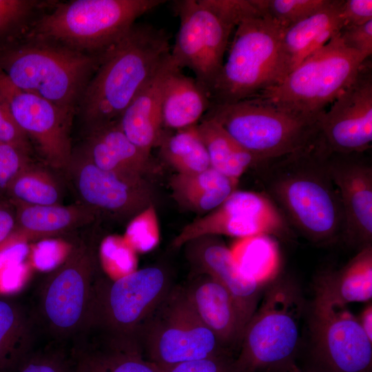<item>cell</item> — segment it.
<instances>
[{
  "label": "cell",
  "mask_w": 372,
  "mask_h": 372,
  "mask_svg": "<svg viewBox=\"0 0 372 372\" xmlns=\"http://www.w3.org/2000/svg\"><path fill=\"white\" fill-rule=\"evenodd\" d=\"M176 68L170 54L118 121L127 137L147 154H149L154 146L160 145L165 135L161 118L163 92L167 76Z\"/></svg>",
  "instance_id": "cell-21"
},
{
  "label": "cell",
  "mask_w": 372,
  "mask_h": 372,
  "mask_svg": "<svg viewBox=\"0 0 372 372\" xmlns=\"http://www.w3.org/2000/svg\"><path fill=\"white\" fill-rule=\"evenodd\" d=\"M315 298L344 306L371 301L372 245L360 249L341 269L319 276Z\"/></svg>",
  "instance_id": "cell-25"
},
{
  "label": "cell",
  "mask_w": 372,
  "mask_h": 372,
  "mask_svg": "<svg viewBox=\"0 0 372 372\" xmlns=\"http://www.w3.org/2000/svg\"><path fill=\"white\" fill-rule=\"evenodd\" d=\"M163 0H72L54 3L34 20L28 38L48 41L92 55L118 42L136 20Z\"/></svg>",
  "instance_id": "cell-5"
},
{
  "label": "cell",
  "mask_w": 372,
  "mask_h": 372,
  "mask_svg": "<svg viewBox=\"0 0 372 372\" xmlns=\"http://www.w3.org/2000/svg\"><path fill=\"white\" fill-rule=\"evenodd\" d=\"M289 226L265 194L234 191L220 206L186 225L172 242L178 247L204 236L245 238L257 235H288Z\"/></svg>",
  "instance_id": "cell-15"
},
{
  "label": "cell",
  "mask_w": 372,
  "mask_h": 372,
  "mask_svg": "<svg viewBox=\"0 0 372 372\" xmlns=\"http://www.w3.org/2000/svg\"><path fill=\"white\" fill-rule=\"evenodd\" d=\"M211 105L209 93L181 70H174L164 85L162 127L177 130L197 125Z\"/></svg>",
  "instance_id": "cell-26"
},
{
  "label": "cell",
  "mask_w": 372,
  "mask_h": 372,
  "mask_svg": "<svg viewBox=\"0 0 372 372\" xmlns=\"http://www.w3.org/2000/svg\"><path fill=\"white\" fill-rule=\"evenodd\" d=\"M32 162L31 155L12 145L0 142V198H6L11 182Z\"/></svg>",
  "instance_id": "cell-38"
},
{
  "label": "cell",
  "mask_w": 372,
  "mask_h": 372,
  "mask_svg": "<svg viewBox=\"0 0 372 372\" xmlns=\"http://www.w3.org/2000/svg\"><path fill=\"white\" fill-rule=\"evenodd\" d=\"M79 149L98 167L132 177H141L149 155L127 137L118 121L86 132Z\"/></svg>",
  "instance_id": "cell-22"
},
{
  "label": "cell",
  "mask_w": 372,
  "mask_h": 372,
  "mask_svg": "<svg viewBox=\"0 0 372 372\" xmlns=\"http://www.w3.org/2000/svg\"><path fill=\"white\" fill-rule=\"evenodd\" d=\"M329 0H260L262 12L285 29L316 12Z\"/></svg>",
  "instance_id": "cell-36"
},
{
  "label": "cell",
  "mask_w": 372,
  "mask_h": 372,
  "mask_svg": "<svg viewBox=\"0 0 372 372\" xmlns=\"http://www.w3.org/2000/svg\"><path fill=\"white\" fill-rule=\"evenodd\" d=\"M190 242L194 243L190 249L191 260L201 273L211 277L229 292L247 324L265 287L242 274L230 249L219 240L204 236Z\"/></svg>",
  "instance_id": "cell-19"
},
{
  "label": "cell",
  "mask_w": 372,
  "mask_h": 372,
  "mask_svg": "<svg viewBox=\"0 0 372 372\" xmlns=\"http://www.w3.org/2000/svg\"><path fill=\"white\" fill-rule=\"evenodd\" d=\"M97 260L93 245L80 242L43 280L36 307L30 313L34 324L53 344L79 342L90 317L96 278Z\"/></svg>",
  "instance_id": "cell-7"
},
{
  "label": "cell",
  "mask_w": 372,
  "mask_h": 372,
  "mask_svg": "<svg viewBox=\"0 0 372 372\" xmlns=\"http://www.w3.org/2000/svg\"><path fill=\"white\" fill-rule=\"evenodd\" d=\"M203 117L218 123L253 156L256 167L304 147L318 134V122L296 116L258 96L211 104Z\"/></svg>",
  "instance_id": "cell-9"
},
{
  "label": "cell",
  "mask_w": 372,
  "mask_h": 372,
  "mask_svg": "<svg viewBox=\"0 0 372 372\" xmlns=\"http://www.w3.org/2000/svg\"><path fill=\"white\" fill-rule=\"evenodd\" d=\"M172 289L166 271L147 267L113 281L97 278L88 328L106 342H133L145 320Z\"/></svg>",
  "instance_id": "cell-11"
},
{
  "label": "cell",
  "mask_w": 372,
  "mask_h": 372,
  "mask_svg": "<svg viewBox=\"0 0 372 372\" xmlns=\"http://www.w3.org/2000/svg\"><path fill=\"white\" fill-rule=\"evenodd\" d=\"M72 180L81 203L98 212L120 216L139 213L149 205V194L141 177L102 169L79 149L73 150L65 172Z\"/></svg>",
  "instance_id": "cell-17"
},
{
  "label": "cell",
  "mask_w": 372,
  "mask_h": 372,
  "mask_svg": "<svg viewBox=\"0 0 372 372\" xmlns=\"http://www.w3.org/2000/svg\"><path fill=\"white\" fill-rule=\"evenodd\" d=\"M305 308L295 280L279 275L269 283L245 328L234 372H294Z\"/></svg>",
  "instance_id": "cell-4"
},
{
  "label": "cell",
  "mask_w": 372,
  "mask_h": 372,
  "mask_svg": "<svg viewBox=\"0 0 372 372\" xmlns=\"http://www.w3.org/2000/svg\"><path fill=\"white\" fill-rule=\"evenodd\" d=\"M30 313L9 295H0V372H13L34 349Z\"/></svg>",
  "instance_id": "cell-27"
},
{
  "label": "cell",
  "mask_w": 372,
  "mask_h": 372,
  "mask_svg": "<svg viewBox=\"0 0 372 372\" xmlns=\"http://www.w3.org/2000/svg\"><path fill=\"white\" fill-rule=\"evenodd\" d=\"M196 127L213 169L229 178L238 180L248 168L257 166L253 156L214 119L203 117Z\"/></svg>",
  "instance_id": "cell-30"
},
{
  "label": "cell",
  "mask_w": 372,
  "mask_h": 372,
  "mask_svg": "<svg viewBox=\"0 0 372 372\" xmlns=\"http://www.w3.org/2000/svg\"></svg>",
  "instance_id": "cell-47"
},
{
  "label": "cell",
  "mask_w": 372,
  "mask_h": 372,
  "mask_svg": "<svg viewBox=\"0 0 372 372\" xmlns=\"http://www.w3.org/2000/svg\"><path fill=\"white\" fill-rule=\"evenodd\" d=\"M159 240V224L153 205H149L138 213L129 223L125 232V241L132 248L147 251Z\"/></svg>",
  "instance_id": "cell-37"
},
{
  "label": "cell",
  "mask_w": 372,
  "mask_h": 372,
  "mask_svg": "<svg viewBox=\"0 0 372 372\" xmlns=\"http://www.w3.org/2000/svg\"><path fill=\"white\" fill-rule=\"evenodd\" d=\"M104 54H87L23 37L0 48V73L15 87L74 114Z\"/></svg>",
  "instance_id": "cell-3"
},
{
  "label": "cell",
  "mask_w": 372,
  "mask_h": 372,
  "mask_svg": "<svg viewBox=\"0 0 372 372\" xmlns=\"http://www.w3.org/2000/svg\"><path fill=\"white\" fill-rule=\"evenodd\" d=\"M50 3L36 0H0V48L21 39Z\"/></svg>",
  "instance_id": "cell-34"
},
{
  "label": "cell",
  "mask_w": 372,
  "mask_h": 372,
  "mask_svg": "<svg viewBox=\"0 0 372 372\" xmlns=\"http://www.w3.org/2000/svg\"><path fill=\"white\" fill-rule=\"evenodd\" d=\"M196 125L164 135L160 146L163 157L178 172L191 174L210 167L209 156Z\"/></svg>",
  "instance_id": "cell-33"
},
{
  "label": "cell",
  "mask_w": 372,
  "mask_h": 372,
  "mask_svg": "<svg viewBox=\"0 0 372 372\" xmlns=\"http://www.w3.org/2000/svg\"><path fill=\"white\" fill-rule=\"evenodd\" d=\"M357 318L369 339L372 341V304L371 302Z\"/></svg>",
  "instance_id": "cell-44"
},
{
  "label": "cell",
  "mask_w": 372,
  "mask_h": 372,
  "mask_svg": "<svg viewBox=\"0 0 372 372\" xmlns=\"http://www.w3.org/2000/svg\"><path fill=\"white\" fill-rule=\"evenodd\" d=\"M0 142L12 145L30 155L33 153L28 138L15 121L8 103L1 92Z\"/></svg>",
  "instance_id": "cell-39"
},
{
  "label": "cell",
  "mask_w": 372,
  "mask_h": 372,
  "mask_svg": "<svg viewBox=\"0 0 372 372\" xmlns=\"http://www.w3.org/2000/svg\"><path fill=\"white\" fill-rule=\"evenodd\" d=\"M203 322L233 353L239 349L246 322L229 292L211 277L201 274L184 288Z\"/></svg>",
  "instance_id": "cell-20"
},
{
  "label": "cell",
  "mask_w": 372,
  "mask_h": 372,
  "mask_svg": "<svg viewBox=\"0 0 372 372\" xmlns=\"http://www.w3.org/2000/svg\"><path fill=\"white\" fill-rule=\"evenodd\" d=\"M318 134L310 144L256 168L267 196L288 225L313 243L344 239L345 217Z\"/></svg>",
  "instance_id": "cell-1"
},
{
  "label": "cell",
  "mask_w": 372,
  "mask_h": 372,
  "mask_svg": "<svg viewBox=\"0 0 372 372\" xmlns=\"http://www.w3.org/2000/svg\"><path fill=\"white\" fill-rule=\"evenodd\" d=\"M282 30L266 14L239 23L210 91L211 105L257 96L285 78L290 70L282 45Z\"/></svg>",
  "instance_id": "cell-6"
},
{
  "label": "cell",
  "mask_w": 372,
  "mask_h": 372,
  "mask_svg": "<svg viewBox=\"0 0 372 372\" xmlns=\"http://www.w3.org/2000/svg\"><path fill=\"white\" fill-rule=\"evenodd\" d=\"M74 372H85V371L75 361V369Z\"/></svg>",
  "instance_id": "cell-45"
},
{
  "label": "cell",
  "mask_w": 372,
  "mask_h": 372,
  "mask_svg": "<svg viewBox=\"0 0 372 372\" xmlns=\"http://www.w3.org/2000/svg\"><path fill=\"white\" fill-rule=\"evenodd\" d=\"M16 229L15 207L7 198H0V247L14 236Z\"/></svg>",
  "instance_id": "cell-43"
},
{
  "label": "cell",
  "mask_w": 372,
  "mask_h": 372,
  "mask_svg": "<svg viewBox=\"0 0 372 372\" xmlns=\"http://www.w3.org/2000/svg\"><path fill=\"white\" fill-rule=\"evenodd\" d=\"M237 182L210 167L195 174H176L171 187L180 204L196 211L209 212L236 191Z\"/></svg>",
  "instance_id": "cell-28"
},
{
  "label": "cell",
  "mask_w": 372,
  "mask_h": 372,
  "mask_svg": "<svg viewBox=\"0 0 372 372\" xmlns=\"http://www.w3.org/2000/svg\"><path fill=\"white\" fill-rule=\"evenodd\" d=\"M339 37L344 45L369 59L372 54V20L358 25L343 27Z\"/></svg>",
  "instance_id": "cell-40"
},
{
  "label": "cell",
  "mask_w": 372,
  "mask_h": 372,
  "mask_svg": "<svg viewBox=\"0 0 372 372\" xmlns=\"http://www.w3.org/2000/svg\"><path fill=\"white\" fill-rule=\"evenodd\" d=\"M341 17L343 27L361 25L372 20V1L342 0Z\"/></svg>",
  "instance_id": "cell-42"
},
{
  "label": "cell",
  "mask_w": 372,
  "mask_h": 372,
  "mask_svg": "<svg viewBox=\"0 0 372 372\" xmlns=\"http://www.w3.org/2000/svg\"><path fill=\"white\" fill-rule=\"evenodd\" d=\"M366 60L346 47L338 33L304 59L279 84L257 96L296 116L318 122L352 83Z\"/></svg>",
  "instance_id": "cell-8"
},
{
  "label": "cell",
  "mask_w": 372,
  "mask_h": 372,
  "mask_svg": "<svg viewBox=\"0 0 372 372\" xmlns=\"http://www.w3.org/2000/svg\"><path fill=\"white\" fill-rule=\"evenodd\" d=\"M0 92L32 147L50 168L65 172L72 158L74 114L12 85L0 73Z\"/></svg>",
  "instance_id": "cell-14"
},
{
  "label": "cell",
  "mask_w": 372,
  "mask_h": 372,
  "mask_svg": "<svg viewBox=\"0 0 372 372\" xmlns=\"http://www.w3.org/2000/svg\"><path fill=\"white\" fill-rule=\"evenodd\" d=\"M13 205L17 216L13 237L26 242L69 233L91 223L96 216L92 209L81 203L68 205Z\"/></svg>",
  "instance_id": "cell-23"
},
{
  "label": "cell",
  "mask_w": 372,
  "mask_h": 372,
  "mask_svg": "<svg viewBox=\"0 0 372 372\" xmlns=\"http://www.w3.org/2000/svg\"><path fill=\"white\" fill-rule=\"evenodd\" d=\"M294 372H316V371H311V370H307V369H301L300 367H299L296 371H295Z\"/></svg>",
  "instance_id": "cell-46"
},
{
  "label": "cell",
  "mask_w": 372,
  "mask_h": 372,
  "mask_svg": "<svg viewBox=\"0 0 372 372\" xmlns=\"http://www.w3.org/2000/svg\"><path fill=\"white\" fill-rule=\"evenodd\" d=\"M327 169L345 217L343 240L358 250L372 245V164L364 153L339 154L325 148Z\"/></svg>",
  "instance_id": "cell-18"
},
{
  "label": "cell",
  "mask_w": 372,
  "mask_h": 372,
  "mask_svg": "<svg viewBox=\"0 0 372 372\" xmlns=\"http://www.w3.org/2000/svg\"><path fill=\"white\" fill-rule=\"evenodd\" d=\"M170 36L135 23L106 51L88 82L77 111L86 132L118 121L140 90L169 57Z\"/></svg>",
  "instance_id": "cell-2"
},
{
  "label": "cell",
  "mask_w": 372,
  "mask_h": 372,
  "mask_svg": "<svg viewBox=\"0 0 372 372\" xmlns=\"http://www.w3.org/2000/svg\"><path fill=\"white\" fill-rule=\"evenodd\" d=\"M318 138L329 152L364 153L372 143V70L369 59L352 83L318 120Z\"/></svg>",
  "instance_id": "cell-16"
},
{
  "label": "cell",
  "mask_w": 372,
  "mask_h": 372,
  "mask_svg": "<svg viewBox=\"0 0 372 372\" xmlns=\"http://www.w3.org/2000/svg\"><path fill=\"white\" fill-rule=\"evenodd\" d=\"M63 186L49 169L32 162L8 186L5 198L13 204L50 205L61 204Z\"/></svg>",
  "instance_id": "cell-32"
},
{
  "label": "cell",
  "mask_w": 372,
  "mask_h": 372,
  "mask_svg": "<svg viewBox=\"0 0 372 372\" xmlns=\"http://www.w3.org/2000/svg\"><path fill=\"white\" fill-rule=\"evenodd\" d=\"M235 356L226 354L184 362L164 372H234Z\"/></svg>",
  "instance_id": "cell-41"
},
{
  "label": "cell",
  "mask_w": 372,
  "mask_h": 372,
  "mask_svg": "<svg viewBox=\"0 0 372 372\" xmlns=\"http://www.w3.org/2000/svg\"><path fill=\"white\" fill-rule=\"evenodd\" d=\"M65 347L53 344L42 350L34 349L13 372H74L72 351Z\"/></svg>",
  "instance_id": "cell-35"
},
{
  "label": "cell",
  "mask_w": 372,
  "mask_h": 372,
  "mask_svg": "<svg viewBox=\"0 0 372 372\" xmlns=\"http://www.w3.org/2000/svg\"><path fill=\"white\" fill-rule=\"evenodd\" d=\"M99 347L80 344L73 349L76 362L85 372H164L132 342H104Z\"/></svg>",
  "instance_id": "cell-29"
},
{
  "label": "cell",
  "mask_w": 372,
  "mask_h": 372,
  "mask_svg": "<svg viewBox=\"0 0 372 372\" xmlns=\"http://www.w3.org/2000/svg\"><path fill=\"white\" fill-rule=\"evenodd\" d=\"M172 6L180 25L171 48L172 59L179 69L192 70L210 96L238 23L221 0H178Z\"/></svg>",
  "instance_id": "cell-12"
},
{
  "label": "cell",
  "mask_w": 372,
  "mask_h": 372,
  "mask_svg": "<svg viewBox=\"0 0 372 372\" xmlns=\"http://www.w3.org/2000/svg\"><path fill=\"white\" fill-rule=\"evenodd\" d=\"M230 250L242 274L261 286L266 287L279 276L280 253L271 236L240 238Z\"/></svg>",
  "instance_id": "cell-31"
},
{
  "label": "cell",
  "mask_w": 372,
  "mask_h": 372,
  "mask_svg": "<svg viewBox=\"0 0 372 372\" xmlns=\"http://www.w3.org/2000/svg\"><path fill=\"white\" fill-rule=\"evenodd\" d=\"M342 3L329 0L316 12L283 29L282 45L290 72L340 32Z\"/></svg>",
  "instance_id": "cell-24"
},
{
  "label": "cell",
  "mask_w": 372,
  "mask_h": 372,
  "mask_svg": "<svg viewBox=\"0 0 372 372\" xmlns=\"http://www.w3.org/2000/svg\"><path fill=\"white\" fill-rule=\"evenodd\" d=\"M309 308V364L301 369L372 372V341L347 306L314 298Z\"/></svg>",
  "instance_id": "cell-13"
},
{
  "label": "cell",
  "mask_w": 372,
  "mask_h": 372,
  "mask_svg": "<svg viewBox=\"0 0 372 372\" xmlns=\"http://www.w3.org/2000/svg\"><path fill=\"white\" fill-rule=\"evenodd\" d=\"M134 343L162 370L190 360L233 355L200 319L181 287H172L143 324Z\"/></svg>",
  "instance_id": "cell-10"
}]
</instances>
